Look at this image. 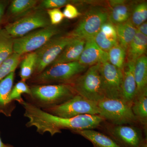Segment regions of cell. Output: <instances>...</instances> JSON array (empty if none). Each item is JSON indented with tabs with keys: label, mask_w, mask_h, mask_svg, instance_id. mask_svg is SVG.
I'll use <instances>...</instances> for the list:
<instances>
[{
	"label": "cell",
	"mask_w": 147,
	"mask_h": 147,
	"mask_svg": "<svg viewBox=\"0 0 147 147\" xmlns=\"http://www.w3.org/2000/svg\"><path fill=\"white\" fill-rule=\"evenodd\" d=\"M24 109V116L28 119L27 127H34L39 134L48 132L52 137L61 133L62 129L71 132L94 129L100 127L105 120L98 115H82L71 118L57 117L45 112L24 100L21 104Z\"/></svg>",
	"instance_id": "cell-1"
},
{
	"label": "cell",
	"mask_w": 147,
	"mask_h": 147,
	"mask_svg": "<svg viewBox=\"0 0 147 147\" xmlns=\"http://www.w3.org/2000/svg\"><path fill=\"white\" fill-rule=\"evenodd\" d=\"M27 102L42 110L60 105L76 94L68 84L32 85Z\"/></svg>",
	"instance_id": "cell-2"
},
{
	"label": "cell",
	"mask_w": 147,
	"mask_h": 147,
	"mask_svg": "<svg viewBox=\"0 0 147 147\" xmlns=\"http://www.w3.org/2000/svg\"><path fill=\"white\" fill-rule=\"evenodd\" d=\"M99 67L100 64L90 67L68 83L76 94L96 102L105 98Z\"/></svg>",
	"instance_id": "cell-3"
},
{
	"label": "cell",
	"mask_w": 147,
	"mask_h": 147,
	"mask_svg": "<svg viewBox=\"0 0 147 147\" xmlns=\"http://www.w3.org/2000/svg\"><path fill=\"white\" fill-rule=\"evenodd\" d=\"M87 67L78 61L50 65L42 72L35 75L31 80L33 85H47L53 83L68 84L84 71Z\"/></svg>",
	"instance_id": "cell-4"
},
{
	"label": "cell",
	"mask_w": 147,
	"mask_h": 147,
	"mask_svg": "<svg viewBox=\"0 0 147 147\" xmlns=\"http://www.w3.org/2000/svg\"><path fill=\"white\" fill-rule=\"evenodd\" d=\"M99 115L109 123L114 125L138 123L131 105L121 98H104L97 102Z\"/></svg>",
	"instance_id": "cell-5"
},
{
	"label": "cell",
	"mask_w": 147,
	"mask_h": 147,
	"mask_svg": "<svg viewBox=\"0 0 147 147\" xmlns=\"http://www.w3.org/2000/svg\"><path fill=\"white\" fill-rule=\"evenodd\" d=\"M107 9L102 7H92L87 11L77 26L68 35L84 40L94 39L103 24L108 21Z\"/></svg>",
	"instance_id": "cell-6"
},
{
	"label": "cell",
	"mask_w": 147,
	"mask_h": 147,
	"mask_svg": "<svg viewBox=\"0 0 147 147\" xmlns=\"http://www.w3.org/2000/svg\"><path fill=\"white\" fill-rule=\"evenodd\" d=\"M108 136L121 147H147V138L135 125H114L104 121L101 124Z\"/></svg>",
	"instance_id": "cell-7"
},
{
	"label": "cell",
	"mask_w": 147,
	"mask_h": 147,
	"mask_svg": "<svg viewBox=\"0 0 147 147\" xmlns=\"http://www.w3.org/2000/svg\"><path fill=\"white\" fill-rule=\"evenodd\" d=\"M50 25L46 11L35 8L16 21L7 24L4 28L13 38H16Z\"/></svg>",
	"instance_id": "cell-8"
},
{
	"label": "cell",
	"mask_w": 147,
	"mask_h": 147,
	"mask_svg": "<svg viewBox=\"0 0 147 147\" xmlns=\"http://www.w3.org/2000/svg\"><path fill=\"white\" fill-rule=\"evenodd\" d=\"M60 32L57 26L50 25L13 39V53L22 55L35 52Z\"/></svg>",
	"instance_id": "cell-9"
},
{
	"label": "cell",
	"mask_w": 147,
	"mask_h": 147,
	"mask_svg": "<svg viewBox=\"0 0 147 147\" xmlns=\"http://www.w3.org/2000/svg\"><path fill=\"white\" fill-rule=\"evenodd\" d=\"M54 115L71 118L82 115H99L97 102L76 94L60 105L42 110Z\"/></svg>",
	"instance_id": "cell-10"
},
{
	"label": "cell",
	"mask_w": 147,
	"mask_h": 147,
	"mask_svg": "<svg viewBox=\"0 0 147 147\" xmlns=\"http://www.w3.org/2000/svg\"><path fill=\"white\" fill-rule=\"evenodd\" d=\"M73 38L67 34L61 36H56L35 51L37 56L35 75L41 73L50 66Z\"/></svg>",
	"instance_id": "cell-11"
},
{
	"label": "cell",
	"mask_w": 147,
	"mask_h": 147,
	"mask_svg": "<svg viewBox=\"0 0 147 147\" xmlns=\"http://www.w3.org/2000/svg\"><path fill=\"white\" fill-rule=\"evenodd\" d=\"M99 69L105 97L121 98L122 70L108 61L100 64Z\"/></svg>",
	"instance_id": "cell-12"
},
{
	"label": "cell",
	"mask_w": 147,
	"mask_h": 147,
	"mask_svg": "<svg viewBox=\"0 0 147 147\" xmlns=\"http://www.w3.org/2000/svg\"><path fill=\"white\" fill-rule=\"evenodd\" d=\"M78 61L87 67L103 63L108 61V53L100 49L94 39L88 40Z\"/></svg>",
	"instance_id": "cell-13"
},
{
	"label": "cell",
	"mask_w": 147,
	"mask_h": 147,
	"mask_svg": "<svg viewBox=\"0 0 147 147\" xmlns=\"http://www.w3.org/2000/svg\"><path fill=\"white\" fill-rule=\"evenodd\" d=\"M134 63L126 61L122 69L121 99L131 106L137 92L134 75Z\"/></svg>",
	"instance_id": "cell-14"
},
{
	"label": "cell",
	"mask_w": 147,
	"mask_h": 147,
	"mask_svg": "<svg viewBox=\"0 0 147 147\" xmlns=\"http://www.w3.org/2000/svg\"><path fill=\"white\" fill-rule=\"evenodd\" d=\"M15 72H12L0 82V113L9 117L16 108L15 102H10L9 97L13 87Z\"/></svg>",
	"instance_id": "cell-15"
},
{
	"label": "cell",
	"mask_w": 147,
	"mask_h": 147,
	"mask_svg": "<svg viewBox=\"0 0 147 147\" xmlns=\"http://www.w3.org/2000/svg\"><path fill=\"white\" fill-rule=\"evenodd\" d=\"M100 49L107 52L118 43L115 26L108 21L103 24L94 38Z\"/></svg>",
	"instance_id": "cell-16"
},
{
	"label": "cell",
	"mask_w": 147,
	"mask_h": 147,
	"mask_svg": "<svg viewBox=\"0 0 147 147\" xmlns=\"http://www.w3.org/2000/svg\"><path fill=\"white\" fill-rule=\"evenodd\" d=\"M85 42L84 40L74 38L50 65L78 61L84 50Z\"/></svg>",
	"instance_id": "cell-17"
},
{
	"label": "cell",
	"mask_w": 147,
	"mask_h": 147,
	"mask_svg": "<svg viewBox=\"0 0 147 147\" xmlns=\"http://www.w3.org/2000/svg\"><path fill=\"white\" fill-rule=\"evenodd\" d=\"M110 11H108V21L114 24H121L130 19L132 8L126 1L113 0L110 1Z\"/></svg>",
	"instance_id": "cell-18"
},
{
	"label": "cell",
	"mask_w": 147,
	"mask_h": 147,
	"mask_svg": "<svg viewBox=\"0 0 147 147\" xmlns=\"http://www.w3.org/2000/svg\"><path fill=\"white\" fill-rule=\"evenodd\" d=\"M131 110L138 124L145 133L147 128V87L136 94L131 104Z\"/></svg>",
	"instance_id": "cell-19"
},
{
	"label": "cell",
	"mask_w": 147,
	"mask_h": 147,
	"mask_svg": "<svg viewBox=\"0 0 147 147\" xmlns=\"http://www.w3.org/2000/svg\"><path fill=\"white\" fill-rule=\"evenodd\" d=\"M88 140L93 147H121L108 135L94 129H85L73 131Z\"/></svg>",
	"instance_id": "cell-20"
},
{
	"label": "cell",
	"mask_w": 147,
	"mask_h": 147,
	"mask_svg": "<svg viewBox=\"0 0 147 147\" xmlns=\"http://www.w3.org/2000/svg\"><path fill=\"white\" fill-rule=\"evenodd\" d=\"M147 36L137 31L126 50V60L135 62L146 52Z\"/></svg>",
	"instance_id": "cell-21"
},
{
	"label": "cell",
	"mask_w": 147,
	"mask_h": 147,
	"mask_svg": "<svg viewBox=\"0 0 147 147\" xmlns=\"http://www.w3.org/2000/svg\"><path fill=\"white\" fill-rule=\"evenodd\" d=\"M38 1L36 0H13L9 6L7 15L18 19L34 10Z\"/></svg>",
	"instance_id": "cell-22"
},
{
	"label": "cell",
	"mask_w": 147,
	"mask_h": 147,
	"mask_svg": "<svg viewBox=\"0 0 147 147\" xmlns=\"http://www.w3.org/2000/svg\"><path fill=\"white\" fill-rule=\"evenodd\" d=\"M115 26L118 43L125 50L133 39L137 30L130 19L126 22Z\"/></svg>",
	"instance_id": "cell-23"
},
{
	"label": "cell",
	"mask_w": 147,
	"mask_h": 147,
	"mask_svg": "<svg viewBox=\"0 0 147 147\" xmlns=\"http://www.w3.org/2000/svg\"><path fill=\"white\" fill-rule=\"evenodd\" d=\"M134 75L137 87V93L147 87V57L143 55L134 63Z\"/></svg>",
	"instance_id": "cell-24"
},
{
	"label": "cell",
	"mask_w": 147,
	"mask_h": 147,
	"mask_svg": "<svg viewBox=\"0 0 147 147\" xmlns=\"http://www.w3.org/2000/svg\"><path fill=\"white\" fill-rule=\"evenodd\" d=\"M37 56L36 52L28 53L20 63V75L21 81L26 82L32 76L36 67Z\"/></svg>",
	"instance_id": "cell-25"
},
{
	"label": "cell",
	"mask_w": 147,
	"mask_h": 147,
	"mask_svg": "<svg viewBox=\"0 0 147 147\" xmlns=\"http://www.w3.org/2000/svg\"><path fill=\"white\" fill-rule=\"evenodd\" d=\"M13 39L4 28H0V65L13 53Z\"/></svg>",
	"instance_id": "cell-26"
},
{
	"label": "cell",
	"mask_w": 147,
	"mask_h": 147,
	"mask_svg": "<svg viewBox=\"0 0 147 147\" xmlns=\"http://www.w3.org/2000/svg\"><path fill=\"white\" fill-rule=\"evenodd\" d=\"M108 62L122 70L126 61V50L118 43L108 52Z\"/></svg>",
	"instance_id": "cell-27"
},
{
	"label": "cell",
	"mask_w": 147,
	"mask_h": 147,
	"mask_svg": "<svg viewBox=\"0 0 147 147\" xmlns=\"http://www.w3.org/2000/svg\"><path fill=\"white\" fill-rule=\"evenodd\" d=\"M21 55L13 53L0 65V82L12 72H15L21 62Z\"/></svg>",
	"instance_id": "cell-28"
},
{
	"label": "cell",
	"mask_w": 147,
	"mask_h": 147,
	"mask_svg": "<svg viewBox=\"0 0 147 147\" xmlns=\"http://www.w3.org/2000/svg\"><path fill=\"white\" fill-rule=\"evenodd\" d=\"M29 96L31 94L30 87L26 83V82L20 81L12 88L9 95V99L10 102H18L21 104L24 100L22 97V94Z\"/></svg>",
	"instance_id": "cell-29"
},
{
	"label": "cell",
	"mask_w": 147,
	"mask_h": 147,
	"mask_svg": "<svg viewBox=\"0 0 147 147\" xmlns=\"http://www.w3.org/2000/svg\"><path fill=\"white\" fill-rule=\"evenodd\" d=\"M147 19V4L144 2L138 4L132 9L130 20L136 27L146 22Z\"/></svg>",
	"instance_id": "cell-30"
},
{
	"label": "cell",
	"mask_w": 147,
	"mask_h": 147,
	"mask_svg": "<svg viewBox=\"0 0 147 147\" xmlns=\"http://www.w3.org/2000/svg\"><path fill=\"white\" fill-rule=\"evenodd\" d=\"M71 2V1L67 0H43L41 1L36 9L46 11L53 9H59Z\"/></svg>",
	"instance_id": "cell-31"
},
{
	"label": "cell",
	"mask_w": 147,
	"mask_h": 147,
	"mask_svg": "<svg viewBox=\"0 0 147 147\" xmlns=\"http://www.w3.org/2000/svg\"><path fill=\"white\" fill-rule=\"evenodd\" d=\"M46 11L52 26H56L60 24L64 18L63 12L59 9H48Z\"/></svg>",
	"instance_id": "cell-32"
},
{
	"label": "cell",
	"mask_w": 147,
	"mask_h": 147,
	"mask_svg": "<svg viewBox=\"0 0 147 147\" xmlns=\"http://www.w3.org/2000/svg\"><path fill=\"white\" fill-rule=\"evenodd\" d=\"M63 13L64 18L69 19L77 18L81 14L76 7L71 3L68 4L65 6Z\"/></svg>",
	"instance_id": "cell-33"
},
{
	"label": "cell",
	"mask_w": 147,
	"mask_h": 147,
	"mask_svg": "<svg viewBox=\"0 0 147 147\" xmlns=\"http://www.w3.org/2000/svg\"><path fill=\"white\" fill-rule=\"evenodd\" d=\"M9 3V2L8 1L0 0V24L3 21Z\"/></svg>",
	"instance_id": "cell-34"
},
{
	"label": "cell",
	"mask_w": 147,
	"mask_h": 147,
	"mask_svg": "<svg viewBox=\"0 0 147 147\" xmlns=\"http://www.w3.org/2000/svg\"><path fill=\"white\" fill-rule=\"evenodd\" d=\"M137 31L147 36V23L146 21L137 28Z\"/></svg>",
	"instance_id": "cell-35"
},
{
	"label": "cell",
	"mask_w": 147,
	"mask_h": 147,
	"mask_svg": "<svg viewBox=\"0 0 147 147\" xmlns=\"http://www.w3.org/2000/svg\"><path fill=\"white\" fill-rule=\"evenodd\" d=\"M11 145L5 144L2 141L0 137V147H12Z\"/></svg>",
	"instance_id": "cell-36"
},
{
	"label": "cell",
	"mask_w": 147,
	"mask_h": 147,
	"mask_svg": "<svg viewBox=\"0 0 147 147\" xmlns=\"http://www.w3.org/2000/svg\"><path fill=\"white\" fill-rule=\"evenodd\" d=\"M12 147H13V146H12Z\"/></svg>",
	"instance_id": "cell-37"
},
{
	"label": "cell",
	"mask_w": 147,
	"mask_h": 147,
	"mask_svg": "<svg viewBox=\"0 0 147 147\" xmlns=\"http://www.w3.org/2000/svg\"></svg>",
	"instance_id": "cell-38"
}]
</instances>
